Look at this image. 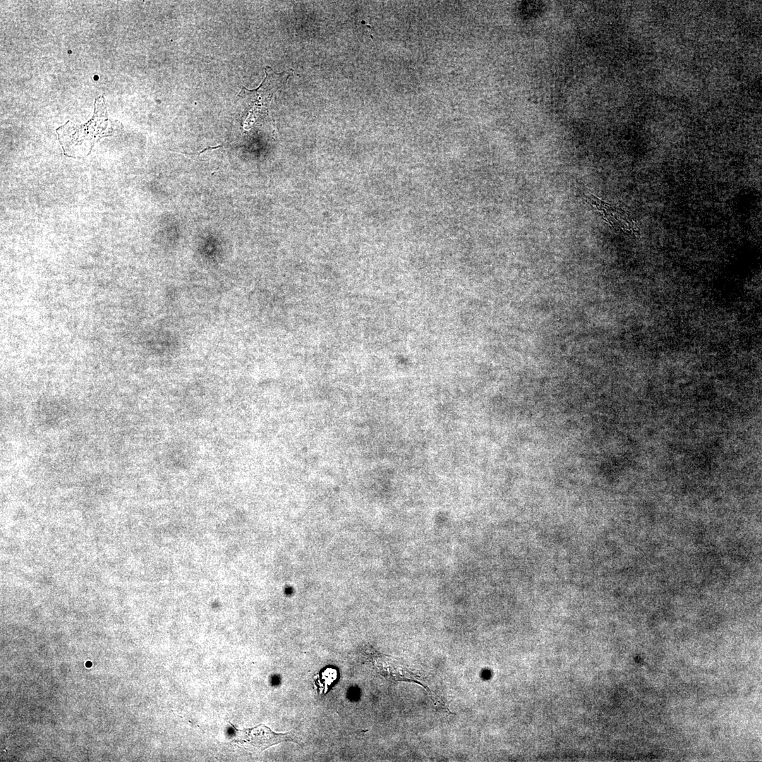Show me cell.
<instances>
[{
  "mask_svg": "<svg viewBox=\"0 0 762 762\" xmlns=\"http://www.w3.org/2000/svg\"><path fill=\"white\" fill-rule=\"evenodd\" d=\"M94 106L93 116L86 123L78 125L68 121L56 130L66 156L88 155L95 143L103 137L112 135L121 126L109 117L103 96L95 99Z\"/></svg>",
  "mask_w": 762,
  "mask_h": 762,
  "instance_id": "1",
  "label": "cell"
},
{
  "mask_svg": "<svg viewBox=\"0 0 762 762\" xmlns=\"http://www.w3.org/2000/svg\"><path fill=\"white\" fill-rule=\"evenodd\" d=\"M265 78L258 88L249 90L243 87L238 95L243 98L249 99L250 116H255L257 114H265L268 111L274 93L283 86L294 73V70L291 68L281 73H277L269 66L265 68Z\"/></svg>",
  "mask_w": 762,
  "mask_h": 762,
  "instance_id": "2",
  "label": "cell"
},
{
  "mask_svg": "<svg viewBox=\"0 0 762 762\" xmlns=\"http://www.w3.org/2000/svg\"><path fill=\"white\" fill-rule=\"evenodd\" d=\"M229 723L234 731V739L231 742L251 752L260 753L282 742H296L291 732L277 733L264 725L238 730Z\"/></svg>",
  "mask_w": 762,
  "mask_h": 762,
  "instance_id": "3",
  "label": "cell"
},
{
  "mask_svg": "<svg viewBox=\"0 0 762 762\" xmlns=\"http://www.w3.org/2000/svg\"><path fill=\"white\" fill-rule=\"evenodd\" d=\"M585 200L595 208L607 222L624 231L633 230V224L629 216L622 210L603 202L592 194L583 193Z\"/></svg>",
  "mask_w": 762,
  "mask_h": 762,
  "instance_id": "4",
  "label": "cell"
}]
</instances>
